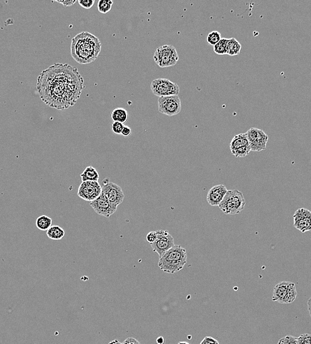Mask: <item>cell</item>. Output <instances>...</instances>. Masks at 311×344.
Returning a JSON list of instances; mask_svg holds the SVG:
<instances>
[{"label":"cell","instance_id":"cell-32","mask_svg":"<svg viewBox=\"0 0 311 344\" xmlns=\"http://www.w3.org/2000/svg\"><path fill=\"white\" fill-rule=\"evenodd\" d=\"M55 2L61 3V4H63L64 6L65 7H69L74 5V3L76 2V0H63V1L58 0V1H55Z\"/></svg>","mask_w":311,"mask_h":344},{"label":"cell","instance_id":"cell-22","mask_svg":"<svg viewBox=\"0 0 311 344\" xmlns=\"http://www.w3.org/2000/svg\"><path fill=\"white\" fill-rule=\"evenodd\" d=\"M241 50V45L235 38H230L228 40V52L227 54L229 56H237L239 54Z\"/></svg>","mask_w":311,"mask_h":344},{"label":"cell","instance_id":"cell-27","mask_svg":"<svg viewBox=\"0 0 311 344\" xmlns=\"http://www.w3.org/2000/svg\"><path fill=\"white\" fill-rule=\"evenodd\" d=\"M124 124L120 122H113L111 124V130L116 135H122V131L124 127Z\"/></svg>","mask_w":311,"mask_h":344},{"label":"cell","instance_id":"cell-36","mask_svg":"<svg viewBox=\"0 0 311 344\" xmlns=\"http://www.w3.org/2000/svg\"><path fill=\"white\" fill-rule=\"evenodd\" d=\"M157 343L158 344H164V338L159 337V338H157Z\"/></svg>","mask_w":311,"mask_h":344},{"label":"cell","instance_id":"cell-3","mask_svg":"<svg viewBox=\"0 0 311 344\" xmlns=\"http://www.w3.org/2000/svg\"><path fill=\"white\" fill-rule=\"evenodd\" d=\"M246 201L244 195L238 189L228 190L219 208L226 215H237L244 209Z\"/></svg>","mask_w":311,"mask_h":344},{"label":"cell","instance_id":"cell-38","mask_svg":"<svg viewBox=\"0 0 311 344\" xmlns=\"http://www.w3.org/2000/svg\"><path fill=\"white\" fill-rule=\"evenodd\" d=\"M178 344H189L187 343V342H179Z\"/></svg>","mask_w":311,"mask_h":344},{"label":"cell","instance_id":"cell-16","mask_svg":"<svg viewBox=\"0 0 311 344\" xmlns=\"http://www.w3.org/2000/svg\"><path fill=\"white\" fill-rule=\"evenodd\" d=\"M226 187L224 185H217L212 187L208 191L207 194V202L212 206H219L224 199L225 195L228 192Z\"/></svg>","mask_w":311,"mask_h":344},{"label":"cell","instance_id":"cell-31","mask_svg":"<svg viewBox=\"0 0 311 344\" xmlns=\"http://www.w3.org/2000/svg\"><path fill=\"white\" fill-rule=\"evenodd\" d=\"M200 344H219L217 340L212 337H206L203 339Z\"/></svg>","mask_w":311,"mask_h":344},{"label":"cell","instance_id":"cell-17","mask_svg":"<svg viewBox=\"0 0 311 344\" xmlns=\"http://www.w3.org/2000/svg\"><path fill=\"white\" fill-rule=\"evenodd\" d=\"M187 262V259H183V260L169 261L158 264L159 268L166 274H175V273L180 272L183 269L184 265Z\"/></svg>","mask_w":311,"mask_h":344},{"label":"cell","instance_id":"cell-18","mask_svg":"<svg viewBox=\"0 0 311 344\" xmlns=\"http://www.w3.org/2000/svg\"><path fill=\"white\" fill-rule=\"evenodd\" d=\"M82 182H98L100 178L99 173L98 171L92 166H90L84 170L83 172L80 174Z\"/></svg>","mask_w":311,"mask_h":344},{"label":"cell","instance_id":"cell-4","mask_svg":"<svg viewBox=\"0 0 311 344\" xmlns=\"http://www.w3.org/2000/svg\"><path fill=\"white\" fill-rule=\"evenodd\" d=\"M297 296L295 284L290 281H282L274 287L272 301L281 304H290L295 301Z\"/></svg>","mask_w":311,"mask_h":344},{"label":"cell","instance_id":"cell-23","mask_svg":"<svg viewBox=\"0 0 311 344\" xmlns=\"http://www.w3.org/2000/svg\"><path fill=\"white\" fill-rule=\"evenodd\" d=\"M229 38H222L219 43L214 47V52L219 55H224L228 52V43Z\"/></svg>","mask_w":311,"mask_h":344},{"label":"cell","instance_id":"cell-8","mask_svg":"<svg viewBox=\"0 0 311 344\" xmlns=\"http://www.w3.org/2000/svg\"><path fill=\"white\" fill-rule=\"evenodd\" d=\"M102 193L104 194L110 202L116 206H118L123 203L125 198V195L122 188L118 185L110 182L108 179H104L102 182Z\"/></svg>","mask_w":311,"mask_h":344},{"label":"cell","instance_id":"cell-15","mask_svg":"<svg viewBox=\"0 0 311 344\" xmlns=\"http://www.w3.org/2000/svg\"><path fill=\"white\" fill-rule=\"evenodd\" d=\"M183 259H187L186 250L180 245H175L159 258L158 264Z\"/></svg>","mask_w":311,"mask_h":344},{"label":"cell","instance_id":"cell-21","mask_svg":"<svg viewBox=\"0 0 311 344\" xmlns=\"http://www.w3.org/2000/svg\"><path fill=\"white\" fill-rule=\"evenodd\" d=\"M36 226L42 231H47L52 226L53 220L46 215H41L36 220Z\"/></svg>","mask_w":311,"mask_h":344},{"label":"cell","instance_id":"cell-28","mask_svg":"<svg viewBox=\"0 0 311 344\" xmlns=\"http://www.w3.org/2000/svg\"><path fill=\"white\" fill-rule=\"evenodd\" d=\"M95 3L94 0H78V3L82 7L86 10L92 8Z\"/></svg>","mask_w":311,"mask_h":344},{"label":"cell","instance_id":"cell-1","mask_svg":"<svg viewBox=\"0 0 311 344\" xmlns=\"http://www.w3.org/2000/svg\"><path fill=\"white\" fill-rule=\"evenodd\" d=\"M85 88L77 68L68 64L51 65L39 75L37 82V90L43 102L60 111L74 106Z\"/></svg>","mask_w":311,"mask_h":344},{"label":"cell","instance_id":"cell-6","mask_svg":"<svg viewBox=\"0 0 311 344\" xmlns=\"http://www.w3.org/2000/svg\"><path fill=\"white\" fill-rule=\"evenodd\" d=\"M151 89L153 94L159 98L178 96L180 93V87L178 84L165 78L153 80L151 84Z\"/></svg>","mask_w":311,"mask_h":344},{"label":"cell","instance_id":"cell-19","mask_svg":"<svg viewBox=\"0 0 311 344\" xmlns=\"http://www.w3.org/2000/svg\"><path fill=\"white\" fill-rule=\"evenodd\" d=\"M111 120L114 122H120L125 123L129 119V114L126 109L122 107H118L113 109L111 113Z\"/></svg>","mask_w":311,"mask_h":344},{"label":"cell","instance_id":"cell-7","mask_svg":"<svg viewBox=\"0 0 311 344\" xmlns=\"http://www.w3.org/2000/svg\"><path fill=\"white\" fill-rule=\"evenodd\" d=\"M159 111L162 114L172 117L178 115L182 109V103L179 96L161 97L158 99Z\"/></svg>","mask_w":311,"mask_h":344},{"label":"cell","instance_id":"cell-11","mask_svg":"<svg viewBox=\"0 0 311 344\" xmlns=\"http://www.w3.org/2000/svg\"><path fill=\"white\" fill-rule=\"evenodd\" d=\"M246 133L252 151L260 152L266 149L269 138L264 131L253 127L249 129Z\"/></svg>","mask_w":311,"mask_h":344},{"label":"cell","instance_id":"cell-20","mask_svg":"<svg viewBox=\"0 0 311 344\" xmlns=\"http://www.w3.org/2000/svg\"><path fill=\"white\" fill-rule=\"evenodd\" d=\"M47 236L49 239L53 241H59L63 239L65 236V231L59 226H52L47 231Z\"/></svg>","mask_w":311,"mask_h":344},{"label":"cell","instance_id":"cell-5","mask_svg":"<svg viewBox=\"0 0 311 344\" xmlns=\"http://www.w3.org/2000/svg\"><path fill=\"white\" fill-rule=\"evenodd\" d=\"M153 59L155 63L162 69L173 67L178 62V53L173 45L162 46L155 51Z\"/></svg>","mask_w":311,"mask_h":344},{"label":"cell","instance_id":"cell-33","mask_svg":"<svg viewBox=\"0 0 311 344\" xmlns=\"http://www.w3.org/2000/svg\"><path fill=\"white\" fill-rule=\"evenodd\" d=\"M131 133H132V131H131L130 127H128V126H124L122 135L124 137H128L130 136Z\"/></svg>","mask_w":311,"mask_h":344},{"label":"cell","instance_id":"cell-12","mask_svg":"<svg viewBox=\"0 0 311 344\" xmlns=\"http://www.w3.org/2000/svg\"><path fill=\"white\" fill-rule=\"evenodd\" d=\"M101 194L102 186L98 182H82L78 188V197L85 201L92 202Z\"/></svg>","mask_w":311,"mask_h":344},{"label":"cell","instance_id":"cell-24","mask_svg":"<svg viewBox=\"0 0 311 344\" xmlns=\"http://www.w3.org/2000/svg\"><path fill=\"white\" fill-rule=\"evenodd\" d=\"M113 3L111 0H100L98 2V10L101 14H108L112 9Z\"/></svg>","mask_w":311,"mask_h":344},{"label":"cell","instance_id":"cell-34","mask_svg":"<svg viewBox=\"0 0 311 344\" xmlns=\"http://www.w3.org/2000/svg\"><path fill=\"white\" fill-rule=\"evenodd\" d=\"M123 344H141V343L135 338H128L124 342Z\"/></svg>","mask_w":311,"mask_h":344},{"label":"cell","instance_id":"cell-35","mask_svg":"<svg viewBox=\"0 0 311 344\" xmlns=\"http://www.w3.org/2000/svg\"><path fill=\"white\" fill-rule=\"evenodd\" d=\"M307 306H308L309 314H310L311 317V297L309 299L308 302H307Z\"/></svg>","mask_w":311,"mask_h":344},{"label":"cell","instance_id":"cell-26","mask_svg":"<svg viewBox=\"0 0 311 344\" xmlns=\"http://www.w3.org/2000/svg\"><path fill=\"white\" fill-rule=\"evenodd\" d=\"M277 344H299V342H298V338L292 336H287L279 340Z\"/></svg>","mask_w":311,"mask_h":344},{"label":"cell","instance_id":"cell-2","mask_svg":"<svg viewBox=\"0 0 311 344\" xmlns=\"http://www.w3.org/2000/svg\"><path fill=\"white\" fill-rule=\"evenodd\" d=\"M101 50L102 43L99 38L87 31L76 34L71 41V56L80 65L94 62Z\"/></svg>","mask_w":311,"mask_h":344},{"label":"cell","instance_id":"cell-37","mask_svg":"<svg viewBox=\"0 0 311 344\" xmlns=\"http://www.w3.org/2000/svg\"><path fill=\"white\" fill-rule=\"evenodd\" d=\"M109 344H123L119 342L118 340H114L113 341L110 342Z\"/></svg>","mask_w":311,"mask_h":344},{"label":"cell","instance_id":"cell-10","mask_svg":"<svg viewBox=\"0 0 311 344\" xmlns=\"http://www.w3.org/2000/svg\"><path fill=\"white\" fill-rule=\"evenodd\" d=\"M157 232V241L151 244L153 251L158 254L159 258L166 251L175 246L173 237L167 230H159Z\"/></svg>","mask_w":311,"mask_h":344},{"label":"cell","instance_id":"cell-14","mask_svg":"<svg viewBox=\"0 0 311 344\" xmlns=\"http://www.w3.org/2000/svg\"><path fill=\"white\" fill-rule=\"evenodd\" d=\"M294 226L302 233L311 231V211L301 208L296 210L293 215Z\"/></svg>","mask_w":311,"mask_h":344},{"label":"cell","instance_id":"cell-29","mask_svg":"<svg viewBox=\"0 0 311 344\" xmlns=\"http://www.w3.org/2000/svg\"><path fill=\"white\" fill-rule=\"evenodd\" d=\"M299 344H311V335L309 334H302L298 338Z\"/></svg>","mask_w":311,"mask_h":344},{"label":"cell","instance_id":"cell-13","mask_svg":"<svg viewBox=\"0 0 311 344\" xmlns=\"http://www.w3.org/2000/svg\"><path fill=\"white\" fill-rule=\"evenodd\" d=\"M90 206H92L93 209L98 215L103 216L106 218L110 217L118 210V206H114L112 203L110 202L102 193L98 198L90 203Z\"/></svg>","mask_w":311,"mask_h":344},{"label":"cell","instance_id":"cell-25","mask_svg":"<svg viewBox=\"0 0 311 344\" xmlns=\"http://www.w3.org/2000/svg\"><path fill=\"white\" fill-rule=\"evenodd\" d=\"M222 38L220 33L217 31H213L208 34L207 36H206V41L209 45L215 47Z\"/></svg>","mask_w":311,"mask_h":344},{"label":"cell","instance_id":"cell-9","mask_svg":"<svg viewBox=\"0 0 311 344\" xmlns=\"http://www.w3.org/2000/svg\"><path fill=\"white\" fill-rule=\"evenodd\" d=\"M230 151L237 158H245L252 151L246 133L236 135L230 144Z\"/></svg>","mask_w":311,"mask_h":344},{"label":"cell","instance_id":"cell-30","mask_svg":"<svg viewBox=\"0 0 311 344\" xmlns=\"http://www.w3.org/2000/svg\"><path fill=\"white\" fill-rule=\"evenodd\" d=\"M157 232L152 231L150 232L147 234V237H146V240L150 244H152L157 241Z\"/></svg>","mask_w":311,"mask_h":344}]
</instances>
